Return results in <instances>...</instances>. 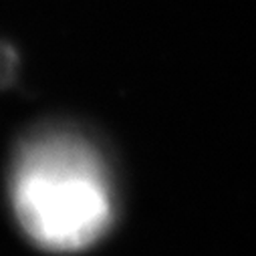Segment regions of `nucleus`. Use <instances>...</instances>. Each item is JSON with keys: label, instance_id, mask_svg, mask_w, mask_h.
<instances>
[{"label": "nucleus", "instance_id": "f03ea898", "mask_svg": "<svg viewBox=\"0 0 256 256\" xmlns=\"http://www.w3.org/2000/svg\"><path fill=\"white\" fill-rule=\"evenodd\" d=\"M16 67V54L8 44L0 42V83H8Z\"/></svg>", "mask_w": 256, "mask_h": 256}, {"label": "nucleus", "instance_id": "f257e3e1", "mask_svg": "<svg viewBox=\"0 0 256 256\" xmlns=\"http://www.w3.org/2000/svg\"><path fill=\"white\" fill-rule=\"evenodd\" d=\"M12 204L24 232L46 250H81L109 226L113 200L99 154L81 138L40 134L12 172Z\"/></svg>", "mask_w": 256, "mask_h": 256}]
</instances>
